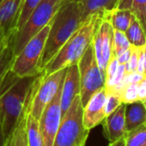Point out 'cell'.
<instances>
[{
	"label": "cell",
	"mask_w": 146,
	"mask_h": 146,
	"mask_svg": "<svg viewBox=\"0 0 146 146\" xmlns=\"http://www.w3.org/2000/svg\"><path fill=\"white\" fill-rule=\"evenodd\" d=\"M43 78V70L34 76L19 78L10 70L3 79L0 85V125L5 138L14 132L29 112Z\"/></svg>",
	"instance_id": "cell-1"
},
{
	"label": "cell",
	"mask_w": 146,
	"mask_h": 146,
	"mask_svg": "<svg viewBox=\"0 0 146 146\" xmlns=\"http://www.w3.org/2000/svg\"><path fill=\"white\" fill-rule=\"evenodd\" d=\"M81 23V3L64 0L51 21L50 29L39 64L40 71L55 56Z\"/></svg>",
	"instance_id": "cell-2"
},
{
	"label": "cell",
	"mask_w": 146,
	"mask_h": 146,
	"mask_svg": "<svg viewBox=\"0 0 146 146\" xmlns=\"http://www.w3.org/2000/svg\"><path fill=\"white\" fill-rule=\"evenodd\" d=\"M102 15L103 12H97L89 16L82 22L78 29L42 69L45 77L78 63L92 43L95 33L102 19Z\"/></svg>",
	"instance_id": "cell-3"
},
{
	"label": "cell",
	"mask_w": 146,
	"mask_h": 146,
	"mask_svg": "<svg viewBox=\"0 0 146 146\" xmlns=\"http://www.w3.org/2000/svg\"><path fill=\"white\" fill-rule=\"evenodd\" d=\"M84 106L78 95L62 116L52 146H84L90 131L83 120Z\"/></svg>",
	"instance_id": "cell-4"
},
{
	"label": "cell",
	"mask_w": 146,
	"mask_h": 146,
	"mask_svg": "<svg viewBox=\"0 0 146 146\" xmlns=\"http://www.w3.org/2000/svg\"><path fill=\"white\" fill-rule=\"evenodd\" d=\"M64 0H40L32 11L22 29L16 34L14 40V54L17 56L29 40L47 25Z\"/></svg>",
	"instance_id": "cell-5"
},
{
	"label": "cell",
	"mask_w": 146,
	"mask_h": 146,
	"mask_svg": "<svg viewBox=\"0 0 146 146\" xmlns=\"http://www.w3.org/2000/svg\"><path fill=\"white\" fill-rule=\"evenodd\" d=\"M51 22L33 36L14 58L11 71L19 78L36 75L40 72L39 64L45 47Z\"/></svg>",
	"instance_id": "cell-6"
},
{
	"label": "cell",
	"mask_w": 146,
	"mask_h": 146,
	"mask_svg": "<svg viewBox=\"0 0 146 146\" xmlns=\"http://www.w3.org/2000/svg\"><path fill=\"white\" fill-rule=\"evenodd\" d=\"M78 65L80 76V98L84 107L95 93L105 88V76L97 64L92 43L78 61Z\"/></svg>",
	"instance_id": "cell-7"
},
{
	"label": "cell",
	"mask_w": 146,
	"mask_h": 146,
	"mask_svg": "<svg viewBox=\"0 0 146 146\" xmlns=\"http://www.w3.org/2000/svg\"><path fill=\"white\" fill-rule=\"evenodd\" d=\"M65 71L66 68L52 73L48 76H44L35 93L29 108L30 114L37 119H40L44 108L52 100L58 90L63 82Z\"/></svg>",
	"instance_id": "cell-8"
},
{
	"label": "cell",
	"mask_w": 146,
	"mask_h": 146,
	"mask_svg": "<svg viewBox=\"0 0 146 146\" xmlns=\"http://www.w3.org/2000/svg\"><path fill=\"white\" fill-rule=\"evenodd\" d=\"M64 80V79H63ZM63 82L52 100L46 106L40 119L39 125L42 136L43 146H52L61 119V90Z\"/></svg>",
	"instance_id": "cell-9"
},
{
	"label": "cell",
	"mask_w": 146,
	"mask_h": 146,
	"mask_svg": "<svg viewBox=\"0 0 146 146\" xmlns=\"http://www.w3.org/2000/svg\"><path fill=\"white\" fill-rule=\"evenodd\" d=\"M113 28L105 19H102L93 37L92 45L97 64L105 76L106 68L113 55Z\"/></svg>",
	"instance_id": "cell-10"
},
{
	"label": "cell",
	"mask_w": 146,
	"mask_h": 146,
	"mask_svg": "<svg viewBox=\"0 0 146 146\" xmlns=\"http://www.w3.org/2000/svg\"><path fill=\"white\" fill-rule=\"evenodd\" d=\"M106 96V90L105 88H103L95 93L84 107V125L89 131L102 124L104 120L106 117L104 111Z\"/></svg>",
	"instance_id": "cell-11"
},
{
	"label": "cell",
	"mask_w": 146,
	"mask_h": 146,
	"mask_svg": "<svg viewBox=\"0 0 146 146\" xmlns=\"http://www.w3.org/2000/svg\"><path fill=\"white\" fill-rule=\"evenodd\" d=\"M80 95V76L78 64L66 68L61 90L62 116L70 108L74 98Z\"/></svg>",
	"instance_id": "cell-12"
},
{
	"label": "cell",
	"mask_w": 146,
	"mask_h": 146,
	"mask_svg": "<svg viewBox=\"0 0 146 146\" xmlns=\"http://www.w3.org/2000/svg\"><path fill=\"white\" fill-rule=\"evenodd\" d=\"M125 104L121 103L117 109L105 117L102 121L105 137L109 143L115 142L125 135Z\"/></svg>",
	"instance_id": "cell-13"
},
{
	"label": "cell",
	"mask_w": 146,
	"mask_h": 146,
	"mask_svg": "<svg viewBox=\"0 0 146 146\" xmlns=\"http://www.w3.org/2000/svg\"><path fill=\"white\" fill-rule=\"evenodd\" d=\"M23 0H4L0 4V29L7 33L13 28L19 15Z\"/></svg>",
	"instance_id": "cell-14"
},
{
	"label": "cell",
	"mask_w": 146,
	"mask_h": 146,
	"mask_svg": "<svg viewBox=\"0 0 146 146\" xmlns=\"http://www.w3.org/2000/svg\"><path fill=\"white\" fill-rule=\"evenodd\" d=\"M16 34L15 31H10L0 46V85L8 71L11 70L15 58L14 40Z\"/></svg>",
	"instance_id": "cell-15"
},
{
	"label": "cell",
	"mask_w": 146,
	"mask_h": 146,
	"mask_svg": "<svg viewBox=\"0 0 146 146\" xmlns=\"http://www.w3.org/2000/svg\"><path fill=\"white\" fill-rule=\"evenodd\" d=\"M125 134L146 123V108L143 102L137 101L125 104Z\"/></svg>",
	"instance_id": "cell-16"
},
{
	"label": "cell",
	"mask_w": 146,
	"mask_h": 146,
	"mask_svg": "<svg viewBox=\"0 0 146 146\" xmlns=\"http://www.w3.org/2000/svg\"><path fill=\"white\" fill-rule=\"evenodd\" d=\"M102 18L108 20L114 30L125 32L131 21L135 18V16L128 10L115 8L112 11L103 12Z\"/></svg>",
	"instance_id": "cell-17"
},
{
	"label": "cell",
	"mask_w": 146,
	"mask_h": 146,
	"mask_svg": "<svg viewBox=\"0 0 146 146\" xmlns=\"http://www.w3.org/2000/svg\"><path fill=\"white\" fill-rule=\"evenodd\" d=\"M82 5V22L97 12H106L117 8L119 0H79Z\"/></svg>",
	"instance_id": "cell-18"
},
{
	"label": "cell",
	"mask_w": 146,
	"mask_h": 146,
	"mask_svg": "<svg viewBox=\"0 0 146 146\" xmlns=\"http://www.w3.org/2000/svg\"><path fill=\"white\" fill-rule=\"evenodd\" d=\"M25 133L28 146H43V140L40 130L39 119L29 113L25 121Z\"/></svg>",
	"instance_id": "cell-19"
},
{
	"label": "cell",
	"mask_w": 146,
	"mask_h": 146,
	"mask_svg": "<svg viewBox=\"0 0 146 146\" xmlns=\"http://www.w3.org/2000/svg\"><path fill=\"white\" fill-rule=\"evenodd\" d=\"M125 34L131 46L137 47L146 46V33L136 17L131 21Z\"/></svg>",
	"instance_id": "cell-20"
},
{
	"label": "cell",
	"mask_w": 146,
	"mask_h": 146,
	"mask_svg": "<svg viewBox=\"0 0 146 146\" xmlns=\"http://www.w3.org/2000/svg\"><path fill=\"white\" fill-rule=\"evenodd\" d=\"M40 2V0H23L19 15L17 18V21L13 28V30L16 33H17L22 29V27L28 20L29 17L32 13V11L36 8Z\"/></svg>",
	"instance_id": "cell-21"
},
{
	"label": "cell",
	"mask_w": 146,
	"mask_h": 146,
	"mask_svg": "<svg viewBox=\"0 0 146 146\" xmlns=\"http://www.w3.org/2000/svg\"><path fill=\"white\" fill-rule=\"evenodd\" d=\"M125 146H146V123L125 135Z\"/></svg>",
	"instance_id": "cell-22"
},
{
	"label": "cell",
	"mask_w": 146,
	"mask_h": 146,
	"mask_svg": "<svg viewBox=\"0 0 146 146\" xmlns=\"http://www.w3.org/2000/svg\"><path fill=\"white\" fill-rule=\"evenodd\" d=\"M131 44L128 41L125 32L119 30L113 31V55L118 58L122 52L131 47Z\"/></svg>",
	"instance_id": "cell-23"
},
{
	"label": "cell",
	"mask_w": 146,
	"mask_h": 146,
	"mask_svg": "<svg viewBox=\"0 0 146 146\" xmlns=\"http://www.w3.org/2000/svg\"><path fill=\"white\" fill-rule=\"evenodd\" d=\"M146 5V0H119L118 9L130 11L137 18Z\"/></svg>",
	"instance_id": "cell-24"
},
{
	"label": "cell",
	"mask_w": 146,
	"mask_h": 146,
	"mask_svg": "<svg viewBox=\"0 0 146 146\" xmlns=\"http://www.w3.org/2000/svg\"><path fill=\"white\" fill-rule=\"evenodd\" d=\"M137 88H138V84H128L120 95L122 102L125 104H128L138 101Z\"/></svg>",
	"instance_id": "cell-25"
},
{
	"label": "cell",
	"mask_w": 146,
	"mask_h": 146,
	"mask_svg": "<svg viewBox=\"0 0 146 146\" xmlns=\"http://www.w3.org/2000/svg\"><path fill=\"white\" fill-rule=\"evenodd\" d=\"M107 94V93H106ZM123 103L121 101V98L119 96L113 93L107 94L106 96V102H105V107H104V111H105V115L108 116L111 113H113L115 109L118 108V107Z\"/></svg>",
	"instance_id": "cell-26"
},
{
	"label": "cell",
	"mask_w": 146,
	"mask_h": 146,
	"mask_svg": "<svg viewBox=\"0 0 146 146\" xmlns=\"http://www.w3.org/2000/svg\"><path fill=\"white\" fill-rule=\"evenodd\" d=\"M29 112L23 116V118L21 119L20 123L18 124L17 127L15 130L16 146H28L27 139H26V133H25V121H26V117Z\"/></svg>",
	"instance_id": "cell-27"
},
{
	"label": "cell",
	"mask_w": 146,
	"mask_h": 146,
	"mask_svg": "<svg viewBox=\"0 0 146 146\" xmlns=\"http://www.w3.org/2000/svg\"><path fill=\"white\" fill-rule=\"evenodd\" d=\"M125 74V64H119V66H118V68H117L116 72L114 73V75L113 76V78L109 81H108V82L105 83V90L106 91H108L111 89H113V87H115L117 84H119L122 81Z\"/></svg>",
	"instance_id": "cell-28"
},
{
	"label": "cell",
	"mask_w": 146,
	"mask_h": 146,
	"mask_svg": "<svg viewBox=\"0 0 146 146\" xmlns=\"http://www.w3.org/2000/svg\"><path fill=\"white\" fill-rule=\"evenodd\" d=\"M142 47H137V46H131V57H130L129 60L127 61V63L125 64V73H131V72H135L137 70L138 57H139V53H140Z\"/></svg>",
	"instance_id": "cell-29"
},
{
	"label": "cell",
	"mask_w": 146,
	"mask_h": 146,
	"mask_svg": "<svg viewBox=\"0 0 146 146\" xmlns=\"http://www.w3.org/2000/svg\"><path fill=\"white\" fill-rule=\"evenodd\" d=\"M119 62L118 59L115 56H112L111 59L108 62V64L106 68V73H105V83L109 81L113 76L114 75V73L117 70V68L119 66Z\"/></svg>",
	"instance_id": "cell-30"
},
{
	"label": "cell",
	"mask_w": 146,
	"mask_h": 146,
	"mask_svg": "<svg viewBox=\"0 0 146 146\" xmlns=\"http://www.w3.org/2000/svg\"><path fill=\"white\" fill-rule=\"evenodd\" d=\"M138 101L143 102L146 100V76H143V79L138 83L137 88Z\"/></svg>",
	"instance_id": "cell-31"
},
{
	"label": "cell",
	"mask_w": 146,
	"mask_h": 146,
	"mask_svg": "<svg viewBox=\"0 0 146 146\" xmlns=\"http://www.w3.org/2000/svg\"><path fill=\"white\" fill-rule=\"evenodd\" d=\"M131 46L129 49H127L126 51H125L124 52H122L118 58V62L119 64H125L127 63V61L129 60L130 57H131Z\"/></svg>",
	"instance_id": "cell-32"
},
{
	"label": "cell",
	"mask_w": 146,
	"mask_h": 146,
	"mask_svg": "<svg viewBox=\"0 0 146 146\" xmlns=\"http://www.w3.org/2000/svg\"><path fill=\"white\" fill-rule=\"evenodd\" d=\"M137 21L140 23V24H141L142 28L143 29L144 32L146 33V5H145V6L143 7V9L141 14L137 17Z\"/></svg>",
	"instance_id": "cell-33"
},
{
	"label": "cell",
	"mask_w": 146,
	"mask_h": 146,
	"mask_svg": "<svg viewBox=\"0 0 146 146\" xmlns=\"http://www.w3.org/2000/svg\"><path fill=\"white\" fill-rule=\"evenodd\" d=\"M4 146H16V140H15V131L6 138H5Z\"/></svg>",
	"instance_id": "cell-34"
},
{
	"label": "cell",
	"mask_w": 146,
	"mask_h": 146,
	"mask_svg": "<svg viewBox=\"0 0 146 146\" xmlns=\"http://www.w3.org/2000/svg\"><path fill=\"white\" fill-rule=\"evenodd\" d=\"M108 146H125V137L119 138V140L110 143Z\"/></svg>",
	"instance_id": "cell-35"
},
{
	"label": "cell",
	"mask_w": 146,
	"mask_h": 146,
	"mask_svg": "<svg viewBox=\"0 0 146 146\" xmlns=\"http://www.w3.org/2000/svg\"><path fill=\"white\" fill-rule=\"evenodd\" d=\"M7 35H8V33L5 29H0V46H1V45L3 44V42H4V40H5Z\"/></svg>",
	"instance_id": "cell-36"
},
{
	"label": "cell",
	"mask_w": 146,
	"mask_h": 146,
	"mask_svg": "<svg viewBox=\"0 0 146 146\" xmlns=\"http://www.w3.org/2000/svg\"><path fill=\"white\" fill-rule=\"evenodd\" d=\"M4 143H5V137H4V134L2 131L1 125H0V146H4Z\"/></svg>",
	"instance_id": "cell-37"
},
{
	"label": "cell",
	"mask_w": 146,
	"mask_h": 146,
	"mask_svg": "<svg viewBox=\"0 0 146 146\" xmlns=\"http://www.w3.org/2000/svg\"><path fill=\"white\" fill-rule=\"evenodd\" d=\"M143 75L146 76V46H144V60H143Z\"/></svg>",
	"instance_id": "cell-38"
},
{
	"label": "cell",
	"mask_w": 146,
	"mask_h": 146,
	"mask_svg": "<svg viewBox=\"0 0 146 146\" xmlns=\"http://www.w3.org/2000/svg\"><path fill=\"white\" fill-rule=\"evenodd\" d=\"M68 1H73V2H78L79 0H68Z\"/></svg>",
	"instance_id": "cell-39"
},
{
	"label": "cell",
	"mask_w": 146,
	"mask_h": 146,
	"mask_svg": "<svg viewBox=\"0 0 146 146\" xmlns=\"http://www.w3.org/2000/svg\"><path fill=\"white\" fill-rule=\"evenodd\" d=\"M143 104H144V107H145V108H146V100L143 102Z\"/></svg>",
	"instance_id": "cell-40"
},
{
	"label": "cell",
	"mask_w": 146,
	"mask_h": 146,
	"mask_svg": "<svg viewBox=\"0 0 146 146\" xmlns=\"http://www.w3.org/2000/svg\"><path fill=\"white\" fill-rule=\"evenodd\" d=\"M3 1H4V0H0V4H1V3H2Z\"/></svg>",
	"instance_id": "cell-41"
}]
</instances>
